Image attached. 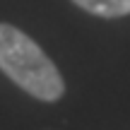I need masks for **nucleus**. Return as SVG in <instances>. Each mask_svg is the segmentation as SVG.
<instances>
[{"label":"nucleus","mask_w":130,"mask_h":130,"mask_svg":"<svg viewBox=\"0 0 130 130\" xmlns=\"http://www.w3.org/2000/svg\"><path fill=\"white\" fill-rule=\"evenodd\" d=\"M72 5L104 19H118L130 14V0H72Z\"/></svg>","instance_id":"nucleus-2"},{"label":"nucleus","mask_w":130,"mask_h":130,"mask_svg":"<svg viewBox=\"0 0 130 130\" xmlns=\"http://www.w3.org/2000/svg\"><path fill=\"white\" fill-rule=\"evenodd\" d=\"M0 70L34 99L58 101L65 82L53 60L14 24L0 22Z\"/></svg>","instance_id":"nucleus-1"}]
</instances>
